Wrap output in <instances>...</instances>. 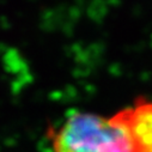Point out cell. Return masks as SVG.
I'll list each match as a JSON object with an SVG mask.
<instances>
[{
    "label": "cell",
    "instance_id": "obj_2",
    "mask_svg": "<svg viewBox=\"0 0 152 152\" xmlns=\"http://www.w3.org/2000/svg\"><path fill=\"white\" fill-rule=\"evenodd\" d=\"M129 131L135 152H152V102L137 99L120 111Z\"/></svg>",
    "mask_w": 152,
    "mask_h": 152
},
{
    "label": "cell",
    "instance_id": "obj_1",
    "mask_svg": "<svg viewBox=\"0 0 152 152\" xmlns=\"http://www.w3.org/2000/svg\"><path fill=\"white\" fill-rule=\"evenodd\" d=\"M50 139L54 152H135L120 111L109 119L75 113L53 132Z\"/></svg>",
    "mask_w": 152,
    "mask_h": 152
}]
</instances>
